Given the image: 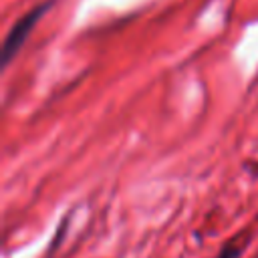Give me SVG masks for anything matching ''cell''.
<instances>
[{
    "label": "cell",
    "mask_w": 258,
    "mask_h": 258,
    "mask_svg": "<svg viewBox=\"0 0 258 258\" xmlns=\"http://www.w3.org/2000/svg\"><path fill=\"white\" fill-rule=\"evenodd\" d=\"M252 234L250 232H238L232 238L226 240V244L220 248L216 258H240V254L246 250V246L250 244Z\"/></svg>",
    "instance_id": "7a4b0ae2"
},
{
    "label": "cell",
    "mask_w": 258,
    "mask_h": 258,
    "mask_svg": "<svg viewBox=\"0 0 258 258\" xmlns=\"http://www.w3.org/2000/svg\"><path fill=\"white\" fill-rule=\"evenodd\" d=\"M50 4H52V2L38 4L36 8H32L30 12H26L20 20L14 22V26L10 28V32L6 34V40H4V44H2V64H4V67H6V64L16 56V52L22 48V44L26 42L28 34H30L32 28H34V24L44 16V12L50 8Z\"/></svg>",
    "instance_id": "6da1fadb"
}]
</instances>
